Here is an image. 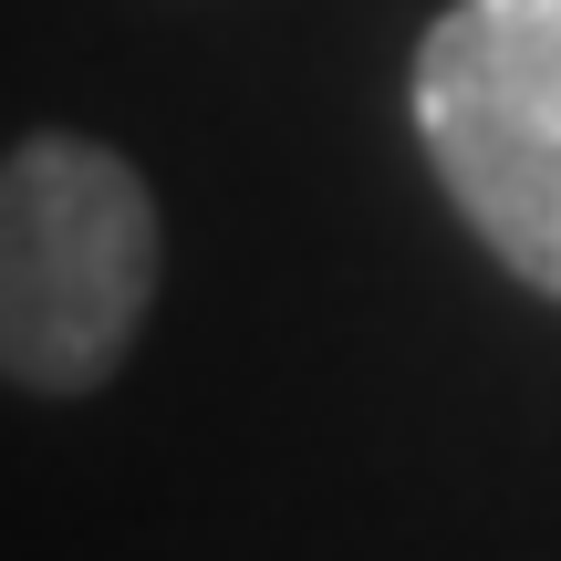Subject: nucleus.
Wrapping results in <instances>:
<instances>
[{
    "mask_svg": "<svg viewBox=\"0 0 561 561\" xmlns=\"http://www.w3.org/2000/svg\"><path fill=\"white\" fill-rule=\"evenodd\" d=\"M157 312V198L94 136H21L0 167V364L21 396H94Z\"/></svg>",
    "mask_w": 561,
    "mask_h": 561,
    "instance_id": "nucleus-1",
    "label": "nucleus"
},
{
    "mask_svg": "<svg viewBox=\"0 0 561 561\" xmlns=\"http://www.w3.org/2000/svg\"><path fill=\"white\" fill-rule=\"evenodd\" d=\"M416 136L458 219L561 301V0H458L416 42Z\"/></svg>",
    "mask_w": 561,
    "mask_h": 561,
    "instance_id": "nucleus-2",
    "label": "nucleus"
}]
</instances>
